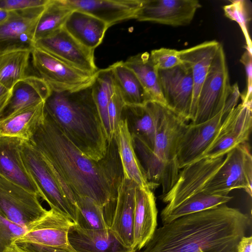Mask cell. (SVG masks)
I'll return each mask as SVG.
<instances>
[{
	"instance_id": "cell-45",
	"label": "cell",
	"mask_w": 252,
	"mask_h": 252,
	"mask_svg": "<svg viewBox=\"0 0 252 252\" xmlns=\"http://www.w3.org/2000/svg\"><path fill=\"white\" fill-rule=\"evenodd\" d=\"M6 252H28L18 247L15 243L13 244Z\"/></svg>"
},
{
	"instance_id": "cell-25",
	"label": "cell",
	"mask_w": 252,
	"mask_h": 252,
	"mask_svg": "<svg viewBox=\"0 0 252 252\" xmlns=\"http://www.w3.org/2000/svg\"><path fill=\"white\" fill-rule=\"evenodd\" d=\"M44 104L25 107L0 119V135L30 141L44 120Z\"/></svg>"
},
{
	"instance_id": "cell-10",
	"label": "cell",
	"mask_w": 252,
	"mask_h": 252,
	"mask_svg": "<svg viewBox=\"0 0 252 252\" xmlns=\"http://www.w3.org/2000/svg\"><path fill=\"white\" fill-rule=\"evenodd\" d=\"M31 58L36 75L51 89L76 90L91 85L94 80L95 74L75 68L38 48L34 47L32 51Z\"/></svg>"
},
{
	"instance_id": "cell-13",
	"label": "cell",
	"mask_w": 252,
	"mask_h": 252,
	"mask_svg": "<svg viewBox=\"0 0 252 252\" xmlns=\"http://www.w3.org/2000/svg\"><path fill=\"white\" fill-rule=\"evenodd\" d=\"M252 126V105L241 102L226 116L203 157L225 156L238 145L247 142Z\"/></svg>"
},
{
	"instance_id": "cell-28",
	"label": "cell",
	"mask_w": 252,
	"mask_h": 252,
	"mask_svg": "<svg viewBox=\"0 0 252 252\" xmlns=\"http://www.w3.org/2000/svg\"><path fill=\"white\" fill-rule=\"evenodd\" d=\"M115 137L123 177L133 181L140 187L151 189L145 171L135 152L132 137L125 119L122 118L120 122Z\"/></svg>"
},
{
	"instance_id": "cell-43",
	"label": "cell",
	"mask_w": 252,
	"mask_h": 252,
	"mask_svg": "<svg viewBox=\"0 0 252 252\" xmlns=\"http://www.w3.org/2000/svg\"><path fill=\"white\" fill-rule=\"evenodd\" d=\"M11 90L0 83V117L9 101Z\"/></svg>"
},
{
	"instance_id": "cell-12",
	"label": "cell",
	"mask_w": 252,
	"mask_h": 252,
	"mask_svg": "<svg viewBox=\"0 0 252 252\" xmlns=\"http://www.w3.org/2000/svg\"><path fill=\"white\" fill-rule=\"evenodd\" d=\"M34 47L85 72L95 74L98 70L94 63V50L83 45L63 28L35 41Z\"/></svg>"
},
{
	"instance_id": "cell-35",
	"label": "cell",
	"mask_w": 252,
	"mask_h": 252,
	"mask_svg": "<svg viewBox=\"0 0 252 252\" xmlns=\"http://www.w3.org/2000/svg\"><path fill=\"white\" fill-rule=\"evenodd\" d=\"M77 208L76 224L82 228L101 229L109 227L104 212V207L87 197L75 198Z\"/></svg>"
},
{
	"instance_id": "cell-39",
	"label": "cell",
	"mask_w": 252,
	"mask_h": 252,
	"mask_svg": "<svg viewBox=\"0 0 252 252\" xmlns=\"http://www.w3.org/2000/svg\"><path fill=\"white\" fill-rule=\"evenodd\" d=\"M125 104L116 86L115 93L109 101L107 112L112 137H114L122 119V114Z\"/></svg>"
},
{
	"instance_id": "cell-2",
	"label": "cell",
	"mask_w": 252,
	"mask_h": 252,
	"mask_svg": "<svg viewBox=\"0 0 252 252\" xmlns=\"http://www.w3.org/2000/svg\"><path fill=\"white\" fill-rule=\"evenodd\" d=\"M251 224L249 215L222 204L163 224L137 252H237Z\"/></svg>"
},
{
	"instance_id": "cell-29",
	"label": "cell",
	"mask_w": 252,
	"mask_h": 252,
	"mask_svg": "<svg viewBox=\"0 0 252 252\" xmlns=\"http://www.w3.org/2000/svg\"><path fill=\"white\" fill-rule=\"evenodd\" d=\"M124 62L136 75L150 100L166 106L158 82V71L151 61L150 53L138 54Z\"/></svg>"
},
{
	"instance_id": "cell-31",
	"label": "cell",
	"mask_w": 252,
	"mask_h": 252,
	"mask_svg": "<svg viewBox=\"0 0 252 252\" xmlns=\"http://www.w3.org/2000/svg\"><path fill=\"white\" fill-rule=\"evenodd\" d=\"M32 51L16 50L0 54V83L11 90L18 81L30 74Z\"/></svg>"
},
{
	"instance_id": "cell-33",
	"label": "cell",
	"mask_w": 252,
	"mask_h": 252,
	"mask_svg": "<svg viewBox=\"0 0 252 252\" xmlns=\"http://www.w3.org/2000/svg\"><path fill=\"white\" fill-rule=\"evenodd\" d=\"M73 10L64 0H49L36 24L34 42L63 28Z\"/></svg>"
},
{
	"instance_id": "cell-42",
	"label": "cell",
	"mask_w": 252,
	"mask_h": 252,
	"mask_svg": "<svg viewBox=\"0 0 252 252\" xmlns=\"http://www.w3.org/2000/svg\"><path fill=\"white\" fill-rule=\"evenodd\" d=\"M15 243L18 247L28 252H75L73 249H52L30 243L15 242Z\"/></svg>"
},
{
	"instance_id": "cell-18",
	"label": "cell",
	"mask_w": 252,
	"mask_h": 252,
	"mask_svg": "<svg viewBox=\"0 0 252 252\" xmlns=\"http://www.w3.org/2000/svg\"><path fill=\"white\" fill-rule=\"evenodd\" d=\"M166 107L154 101L140 105H125L122 118L126 120L132 137L152 150L157 129Z\"/></svg>"
},
{
	"instance_id": "cell-15",
	"label": "cell",
	"mask_w": 252,
	"mask_h": 252,
	"mask_svg": "<svg viewBox=\"0 0 252 252\" xmlns=\"http://www.w3.org/2000/svg\"><path fill=\"white\" fill-rule=\"evenodd\" d=\"M45 6L10 12L8 18L0 23V54L33 50L35 28Z\"/></svg>"
},
{
	"instance_id": "cell-3",
	"label": "cell",
	"mask_w": 252,
	"mask_h": 252,
	"mask_svg": "<svg viewBox=\"0 0 252 252\" xmlns=\"http://www.w3.org/2000/svg\"><path fill=\"white\" fill-rule=\"evenodd\" d=\"M92 84L73 91L50 89L44 107L75 146L87 157L99 161L106 153L108 141L93 96Z\"/></svg>"
},
{
	"instance_id": "cell-46",
	"label": "cell",
	"mask_w": 252,
	"mask_h": 252,
	"mask_svg": "<svg viewBox=\"0 0 252 252\" xmlns=\"http://www.w3.org/2000/svg\"><path fill=\"white\" fill-rule=\"evenodd\" d=\"M9 13L10 12L0 8V23L8 18Z\"/></svg>"
},
{
	"instance_id": "cell-40",
	"label": "cell",
	"mask_w": 252,
	"mask_h": 252,
	"mask_svg": "<svg viewBox=\"0 0 252 252\" xmlns=\"http://www.w3.org/2000/svg\"><path fill=\"white\" fill-rule=\"evenodd\" d=\"M49 0H0V8L8 12L19 11L45 6Z\"/></svg>"
},
{
	"instance_id": "cell-22",
	"label": "cell",
	"mask_w": 252,
	"mask_h": 252,
	"mask_svg": "<svg viewBox=\"0 0 252 252\" xmlns=\"http://www.w3.org/2000/svg\"><path fill=\"white\" fill-rule=\"evenodd\" d=\"M156 199L149 188L137 186L135 192L133 220L134 252L141 250L152 238L157 226Z\"/></svg>"
},
{
	"instance_id": "cell-38",
	"label": "cell",
	"mask_w": 252,
	"mask_h": 252,
	"mask_svg": "<svg viewBox=\"0 0 252 252\" xmlns=\"http://www.w3.org/2000/svg\"><path fill=\"white\" fill-rule=\"evenodd\" d=\"M150 56L158 71L171 69L182 63L179 51L175 49L167 48L155 49L151 51Z\"/></svg>"
},
{
	"instance_id": "cell-17",
	"label": "cell",
	"mask_w": 252,
	"mask_h": 252,
	"mask_svg": "<svg viewBox=\"0 0 252 252\" xmlns=\"http://www.w3.org/2000/svg\"><path fill=\"white\" fill-rule=\"evenodd\" d=\"M73 223L62 214L50 209L15 242L32 243L52 249H71L68 233Z\"/></svg>"
},
{
	"instance_id": "cell-6",
	"label": "cell",
	"mask_w": 252,
	"mask_h": 252,
	"mask_svg": "<svg viewBox=\"0 0 252 252\" xmlns=\"http://www.w3.org/2000/svg\"><path fill=\"white\" fill-rule=\"evenodd\" d=\"M240 94L237 83L234 84L223 109L219 114L205 122L187 125L177 146L176 159L180 169L203 157L223 121L237 105Z\"/></svg>"
},
{
	"instance_id": "cell-26",
	"label": "cell",
	"mask_w": 252,
	"mask_h": 252,
	"mask_svg": "<svg viewBox=\"0 0 252 252\" xmlns=\"http://www.w3.org/2000/svg\"><path fill=\"white\" fill-rule=\"evenodd\" d=\"M50 92L48 85L37 75H30L16 83L0 119L25 107L45 101Z\"/></svg>"
},
{
	"instance_id": "cell-44",
	"label": "cell",
	"mask_w": 252,
	"mask_h": 252,
	"mask_svg": "<svg viewBox=\"0 0 252 252\" xmlns=\"http://www.w3.org/2000/svg\"><path fill=\"white\" fill-rule=\"evenodd\" d=\"M237 252H252V236H243L239 241Z\"/></svg>"
},
{
	"instance_id": "cell-30",
	"label": "cell",
	"mask_w": 252,
	"mask_h": 252,
	"mask_svg": "<svg viewBox=\"0 0 252 252\" xmlns=\"http://www.w3.org/2000/svg\"><path fill=\"white\" fill-rule=\"evenodd\" d=\"M115 85L126 105H143L150 101L134 73L123 61L110 65Z\"/></svg>"
},
{
	"instance_id": "cell-20",
	"label": "cell",
	"mask_w": 252,
	"mask_h": 252,
	"mask_svg": "<svg viewBox=\"0 0 252 252\" xmlns=\"http://www.w3.org/2000/svg\"><path fill=\"white\" fill-rule=\"evenodd\" d=\"M73 10L88 13L110 27L124 20L135 19L143 0H64Z\"/></svg>"
},
{
	"instance_id": "cell-9",
	"label": "cell",
	"mask_w": 252,
	"mask_h": 252,
	"mask_svg": "<svg viewBox=\"0 0 252 252\" xmlns=\"http://www.w3.org/2000/svg\"><path fill=\"white\" fill-rule=\"evenodd\" d=\"M252 157L248 142L225 156L223 162L203 190L208 194L227 195L234 189H243L252 196Z\"/></svg>"
},
{
	"instance_id": "cell-37",
	"label": "cell",
	"mask_w": 252,
	"mask_h": 252,
	"mask_svg": "<svg viewBox=\"0 0 252 252\" xmlns=\"http://www.w3.org/2000/svg\"><path fill=\"white\" fill-rule=\"evenodd\" d=\"M27 230L9 220L0 213V252H6Z\"/></svg>"
},
{
	"instance_id": "cell-1",
	"label": "cell",
	"mask_w": 252,
	"mask_h": 252,
	"mask_svg": "<svg viewBox=\"0 0 252 252\" xmlns=\"http://www.w3.org/2000/svg\"><path fill=\"white\" fill-rule=\"evenodd\" d=\"M30 141L48 161L75 205L77 196L91 198L104 207L115 200L123 173L115 136L107 142L106 153L101 160L91 159L44 111V120Z\"/></svg>"
},
{
	"instance_id": "cell-36",
	"label": "cell",
	"mask_w": 252,
	"mask_h": 252,
	"mask_svg": "<svg viewBox=\"0 0 252 252\" xmlns=\"http://www.w3.org/2000/svg\"><path fill=\"white\" fill-rule=\"evenodd\" d=\"M223 10L227 17L237 22L240 25L245 36L247 50L252 53L251 41L248 31L250 19L245 1H231V3L223 7Z\"/></svg>"
},
{
	"instance_id": "cell-14",
	"label": "cell",
	"mask_w": 252,
	"mask_h": 252,
	"mask_svg": "<svg viewBox=\"0 0 252 252\" xmlns=\"http://www.w3.org/2000/svg\"><path fill=\"white\" fill-rule=\"evenodd\" d=\"M158 75L166 106L187 122L189 121L193 93L190 68L182 63L171 69L158 70Z\"/></svg>"
},
{
	"instance_id": "cell-47",
	"label": "cell",
	"mask_w": 252,
	"mask_h": 252,
	"mask_svg": "<svg viewBox=\"0 0 252 252\" xmlns=\"http://www.w3.org/2000/svg\"><path fill=\"white\" fill-rule=\"evenodd\" d=\"M198 252H204L202 250H199Z\"/></svg>"
},
{
	"instance_id": "cell-4",
	"label": "cell",
	"mask_w": 252,
	"mask_h": 252,
	"mask_svg": "<svg viewBox=\"0 0 252 252\" xmlns=\"http://www.w3.org/2000/svg\"><path fill=\"white\" fill-rule=\"evenodd\" d=\"M186 122L166 106L157 129L152 150L132 137L134 148L149 183L155 188L161 185L163 191L172 188L179 175L177 150Z\"/></svg>"
},
{
	"instance_id": "cell-27",
	"label": "cell",
	"mask_w": 252,
	"mask_h": 252,
	"mask_svg": "<svg viewBox=\"0 0 252 252\" xmlns=\"http://www.w3.org/2000/svg\"><path fill=\"white\" fill-rule=\"evenodd\" d=\"M63 28L85 47L94 50L109 28L103 21L85 12L73 10Z\"/></svg>"
},
{
	"instance_id": "cell-24",
	"label": "cell",
	"mask_w": 252,
	"mask_h": 252,
	"mask_svg": "<svg viewBox=\"0 0 252 252\" xmlns=\"http://www.w3.org/2000/svg\"><path fill=\"white\" fill-rule=\"evenodd\" d=\"M220 44L215 40L207 41L179 51L180 59L190 68L193 79V93L189 118L191 122L195 117L200 91Z\"/></svg>"
},
{
	"instance_id": "cell-32",
	"label": "cell",
	"mask_w": 252,
	"mask_h": 252,
	"mask_svg": "<svg viewBox=\"0 0 252 252\" xmlns=\"http://www.w3.org/2000/svg\"><path fill=\"white\" fill-rule=\"evenodd\" d=\"M92 88L94 100L108 142L113 137L111 134L107 109L116 90L110 65L106 68L98 70L92 83Z\"/></svg>"
},
{
	"instance_id": "cell-8",
	"label": "cell",
	"mask_w": 252,
	"mask_h": 252,
	"mask_svg": "<svg viewBox=\"0 0 252 252\" xmlns=\"http://www.w3.org/2000/svg\"><path fill=\"white\" fill-rule=\"evenodd\" d=\"M225 156L203 157L183 168L172 188L161 196L166 203L162 217L190 197L200 193L222 165Z\"/></svg>"
},
{
	"instance_id": "cell-34",
	"label": "cell",
	"mask_w": 252,
	"mask_h": 252,
	"mask_svg": "<svg viewBox=\"0 0 252 252\" xmlns=\"http://www.w3.org/2000/svg\"><path fill=\"white\" fill-rule=\"evenodd\" d=\"M232 199L227 195L208 194L201 192L188 199L166 215L160 217L163 224L179 218L206 211L225 204Z\"/></svg>"
},
{
	"instance_id": "cell-19",
	"label": "cell",
	"mask_w": 252,
	"mask_h": 252,
	"mask_svg": "<svg viewBox=\"0 0 252 252\" xmlns=\"http://www.w3.org/2000/svg\"><path fill=\"white\" fill-rule=\"evenodd\" d=\"M137 186L133 181L123 177L117 189L113 213L109 223L110 228L120 241L126 247L132 249L135 192Z\"/></svg>"
},
{
	"instance_id": "cell-5",
	"label": "cell",
	"mask_w": 252,
	"mask_h": 252,
	"mask_svg": "<svg viewBox=\"0 0 252 252\" xmlns=\"http://www.w3.org/2000/svg\"><path fill=\"white\" fill-rule=\"evenodd\" d=\"M21 153L39 197L47 202L51 209L76 223L77 208L65 195L61 182L42 154L30 141L25 140L22 144Z\"/></svg>"
},
{
	"instance_id": "cell-21",
	"label": "cell",
	"mask_w": 252,
	"mask_h": 252,
	"mask_svg": "<svg viewBox=\"0 0 252 252\" xmlns=\"http://www.w3.org/2000/svg\"><path fill=\"white\" fill-rule=\"evenodd\" d=\"M24 140L0 135V177L39 197L38 190L24 165L21 156Z\"/></svg>"
},
{
	"instance_id": "cell-41",
	"label": "cell",
	"mask_w": 252,
	"mask_h": 252,
	"mask_svg": "<svg viewBox=\"0 0 252 252\" xmlns=\"http://www.w3.org/2000/svg\"><path fill=\"white\" fill-rule=\"evenodd\" d=\"M242 64H244L247 74V89L246 91L241 94L240 97L242 99V103L252 105V53L247 49L243 53L240 60Z\"/></svg>"
},
{
	"instance_id": "cell-11",
	"label": "cell",
	"mask_w": 252,
	"mask_h": 252,
	"mask_svg": "<svg viewBox=\"0 0 252 252\" xmlns=\"http://www.w3.org/2000/svg\"><path fill=\"white\" fill-rule=\"evenodd\" d=\"M38 196L0 177V213L28 229L48 212Z\"/></svg>"
},
{
	"instance_id": "cell-16",
	"label": "cell",
	"mask_w": 252,
	"mask_h": 252,
	"mask_svg": "<svg viewBox=\"0 0 252 252\" xmlns=\"http://www.w3.org/2000/svg\"><path fill=\"white\" fill-rule=\"evenodd\" d=\"M201 4L197 0H143L135 19L172 27L189 24Z\"/></svg>"
},
{
	"instance_id": "cell-7",
	"label": "cell",
	"mask_w": 252,
	"mask_h": 252,
	"mask_svg": "<svg viewBox=\"0 0 252 252\" xmlns=\"http://www.w3.org/2000/svg\"><path fill=\"white\" fill-rule=\"evenodd\" d=\"M231 89L226 56L220 44L200 91L195 117L191 123L200 124L219 114L223 109Z\"/></svg>"
},
{
	"instance_id": "cell-23",
	"label": "cell",
	"mask_w": 252,
	"mask_h": 252,
	"mask_svg": "<svg viewBox=\"0 0 252 252\" xmlns=\"http://www.w3.org/2000/svg\"><path fill=\"white\" fill-rule=\"evenodd\" d=\"M68 240L75 252H134L120 241L110 227L87 229L73 223L69 229Z\"/></svg>"
}]
</instances>
